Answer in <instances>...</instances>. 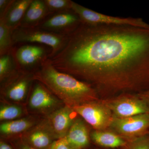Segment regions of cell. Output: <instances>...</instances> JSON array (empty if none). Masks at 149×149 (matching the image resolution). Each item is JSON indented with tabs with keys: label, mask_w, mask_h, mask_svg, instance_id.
I'll use <instances>...</instances> for the list:
<instances>
[{
	"label": "cell",
	"mask_w": 149,
	"mask_h": 149,
	"mask_svg": "<svg viewBox=\"0 0 149 149\" xmlns=\"http://www.w3.org/2000/svg\"><path fill=\"white\" fill-rule=\"evenodd\" d=\"M47 59L99 93L149 90V28L80 21Z\"/></svg>",
	"instance_id": "6da1fadb"
},
{
	"label": "cell",
	"mask_w": 149,
	"mask_h": 149,
	"mask_svg": "<svg viewBox=\"0 0 149 149\" xmlns=\"http://www.w3.org/2000/svg\"><path fill=\"white\" fill-rule=\"evenodd\" d=\"M33 79L45 86L65 105L73 107L99 100L98 93L90 84L60 72L52 66L47 57L32 72Z\"/></svg>",
	"instance_id": "7a4b0ae2"
},
{
	"label": "cell",
	"mask_w": 149,
	"mask_h": 149,
	"mask_svg": "<svg viewBox=\"0 0 149 149\" xmlns=\"http://www.w3.org/2000/svg\"><path fill=\"white\" fill-rule=\"evenodd\" d=\"M34 81L32 72L19 68L1 83V101L26 106Z\"/></svg>",
	"instance_id": "3957f363"
},
{
	"label": "cell",
	"mask_w": 149,
	"mask_h": 149,
	"mask_svg": "<svg viewBox=\"0 0 149 149\" xmlns=\"http://www.w3.org/2000/svg\"><path fill=\"white\" fill-rule=\"evenodd\" d=\"M65 105L45 86L34 81L26 104L29 114L44 117Z\"/></svg>",
	"instance_id": "277c9868"
},
{
	"label": "cell",
	"mask_w": 149,
	"mask_h": 149,
	"mask_svg": "<svg viewBox=\"0 0 149 149\" xmlns=\"http://www.w3.org/2000/svg\"><path fill=\"white\" fill-rule=\"evenodd\" d=\"M13 44L17 43H38L49 46L52 48L49 54L59 50L65 39V35L49 32L38 27H18L12 33Z\"/></svg>",
	"instance_id": "5b68a950"
},
{
	"label": "cell",
	"mask_w": 149,
	"mask_h": 149,
	"mask_svg": "<svg viewBox=\"0 0 149 149\" xmlns=\"http://www.w3.org/2000/svg\"><path fill=\"white\" fill-rule=\"evenodd\" d=\"M71 10L79 17L81 22L90 24L131 25L149 28V24L141 18L121 17L100 13L72 1Z\"/></svg>",
	"instance_id": "8992f818"
},
{
	"label": "cell",
	"mask_w": 149,
	"mask_h": 149,
	"mask_svg": "<svg viewBox=\"0 0 149 149\" xmlns=\"http://www.w3.org/2000/svg\"><path fill=\"white\" fill-rule=\"evenodd\" d=\"M72 108L95 130H105L113 119L112 113L103 102L95 101Z\"/></svg>",
	"instance_id": "52a82bcc"
},
{
	"label": "cell",
	"mask_w": 149,
	"mask_h": 149,
	"mask_svg": "<svg viewBox=\"0 0 149 149\" xmlns=\"http://www.w3.org/2000/svg\"><path fill=\"white\" fill-rule=\"evenodd\" d=\"M78 115L72 107L65 105L43 117L40 123L57 140L66 136Z\"/></svg>",
	"instance_id": "ba28073f"
},
{
	"label": "cell",
	"mask_w": 149,
	"mask_h": 149,
	"mask_svg": "<svg viewBox=\"0 0 149 149\" xmlns=\"http://www.w3.org/2000/svg\"><path fill=\"white\" fill-rule=\"evenodd\" d=\"M103 102L111 110L114 118H123L149 113L148 107L138 95H123Z\"/></svg>",
	"instance_id": "9c48e42d"
},
{
	"label": "cell",
	"mask_w": 149,
	"mask_h": 149,
	"mask_svg": "<svg viewBox=\"0 0 149 149\" xmlns=\"http://www.w3.org/2000/svg\"><path fill=\"white\" fill-rule=\"evenodd\" d=\"M109 127L126 137L136 138L149 134V113L123 118L113 117Z\"/></svg>",
	"instance_id": "30bf717a"
},
{
	"label": "cell",
	"mask_w": 149,
	"mask_h": 149,
	"mask_svg": "<svg viewBox=\"0 0 149 149\" xmlns=\"http://www.w3.org/2000/svg\"><path fill=\"white\" fill-rule=\"evenodd\" d=\"M80 22L79 17L72 10H69L53 15L37 27L49 32L66 35Z\"/></svg>",
	"instance_id": "8fae6325"
},
{
	"label": "cell",
	"mask_w": 149,
	"mask_h": 149,
	"mask_svg": "<svg viewBox=\"0 0 149 149\" xmlns=\"http://www.w3.org/2000/svg\"><path fill=\"white\" fill-rule=\"evenodd\" d=\"M13 52L18 67L29 72H33L48 56L44 48L32 45L22 46Z\"/></svg>",
	"instance_id": "7c38bea8"
},
{
	"label": "cell",
	"mask_w": 149,
	"mask_h": 149,
	"mask_svg": "<svg viewBox=\"0 0 149 149\" xmlns=\"http://www.w3.org/2000/svg\"><path fill=\"white\" fill-rule=\"evenodd\" d=\"M43 118L39 116L29 114L16 120L1 122V139L7 141L19 137L39 124Z\"/></svg>",
	"instance_id": "4fadbf2b"
},
{
	"label": "cell",
	"mask_w": 149,
	"mask_h": 149,
	"mask_svg": "<svg viewBox=\"0 0 149 149\" xmlns=\"http://www.w3.org/2000/svg\"><path fill=\"white\" fill-rule=\"evenodd\" d=\"M64 139L75 149H87L90 146L91 135L85 121L77 117Z\"/></svg>",
	"instance_id": "5bb4252c"
},
{
	"label": "cell",
	"mask_w": 149,
	"mask_h": 149,
	"mask_svg": "<svg viewBox=\"0 0 149 149\" xmlns=\"http://www.w3.org/2000/svg\"><path fill=\"white\" fill-rule=\"evenodd\" d=\"M19 137L36 149H47L56 141L40 122Z\"/></svg>",
	"instance_id": "9a60e30c"
},
{
	"label": "cell",
	"mask_w": 149,
	"mask_h": 149,
	"mask_svg": "<svg viewBox=\"0 0 149 149\" xmlns=\"http://www.w3.org/2000/svg\"><path fill=\"white\" fill-rule=\"evenodd\" d=\"M32 1L14 0L0 19L2 20L13 32L20 26L22 20Z\"/></svg>",
	"instance_id": "2e32d148"
},
{
	"label": "cell",
	"mask_w": 149,
	"mask_h": 149,
	"mask_svg": "<svg viewBox=\"0 0 149 149\" xmlns=\"http://www.w3.org/2000/svg\"><path fill=\"white\" fill-rule=\"evenodd\" d=\"M51 13L44 1L33 0L25 13L19 27H38L43 19Z\"/></svg>",
	"instance_id": "e0dca14e"
},
{
	"label": "cell",
	"mask_w": 149,
	"mask_h": 149,
	"mask_svg": "<svg viewBox=\"0 0 149 149\" xmlns=\"http://www.w3.org/2000/svg\"><path fill=\"white\" fill-rule=\"evenodd\" d=\"M91 139L95 143L105 148H119L125 146L127 144L119 135L105 130H95L91 133Z\"/></svg>",
	"instance_id": "ac0fdd59"
},
{
	"label": "cell",
	"mask_w": 149,
	"mask_h": 149,
	"mask_svg": "<svg viewBox=\"0 0 149 149\" xmlns=\"http://www.w3.org/2000/svg\"><path fill=\"white\" fill-rule=\"evenodd\" d=\"M29 115L26 106L1 101V122L16 120Z\"/></svg>",
	"instance_id": "d6986e66"
},
{
	"label": "cell",
	"mask_w": 149,
	"mask_h": 149,
	"mask_svg": "<svg viewBox=\"0 0 149 149\" xmlns=\"http://www.w3.org/2000/svg\"><path fill=\"white\" fill-rule=\"evenodd\" d=\"M19 68L12 49L7 54L1 56L0 82L2 83L10 77Z\"/></svg>",
	"instance_id": "ffe728a7"
},
{
	"label": "cell",
	"mask_w": 149,
	"mask_h": 149,
	"mask_svg": "<svg viewBox=\"0 0 149 149\" xmlns=\"http://www.w3.org/2000/svg\"><path fill=\"white\" fill-rule=\"evenodd\" d=\"M12 32L1 19H0V55L7 54L12 50L13 45Z\"/></svg>",
	"instance_id": "44dd1931"
},
{
	"label": "cell",
	"mask_w": 149,
	"mask_h": 149,
	"mask_svg": "<svg viewBox=\"0 0 149 149\" xmlns=\"http://www.w3.org/2000/svg\"><path fill=\"white\" fill-rule=\"evenodd\" d=\"M51 13L57 11L71 10L72 1L69 0H44Z\"/></svg>",
	"instance_id": "7402d4cb"
},
{
	"label": "cell",
	"mask_w": 149,
	"mask_h": 149,
	"mask_svg": "<svg viewBox=\"0 0 149 149\" xmlns=\"http://www.w3.org/2000/svg\"><path fill=\"white\" fill-rule=\"evenodd\" d=\"M127 146L128 149H149V134L135 138Z\"/></svg>",
	"instance_id": "603a6c76"
},
{
	"label": "cell",
	"mask_w": 149,
	"mask_h": 149,
	"mask_svg": "<svg viewBox=\"0 0 149 149\" xmlns=\"http://www.w3.org/2000/svg\"><path fill=\"white\" fill-rule=\"evenodd\" d=\"M5 141L9 143L14 149H36L29 146L19 137Z\"/></svg>",
	"instance_id": "cb8c5ba5"
},
{
	"label": "cell",
	"mask_w": 149,
	"mask_h": 149,
	"mask_svg": "<svg viewBox=\"0 0 149 149\" xmlns=\"http://www.w3.org/2000/svg\"><path fill=\"white\" fill-rule=\"evenodd\" d=\"M47 149H75L70 145L64 138L56 140Z\"/></svg>",
	"instance_id": "d4e9b609"
},
{
	"label": "cell",
	"mask_w": 149,
	"mask_h": 149,
	"mask_svg": "<svg viewBox=\"0 0 149 149\" xmlns=\"http://www.w3.org/2000/svg\"><path fill=\"white\" fill-rule=\"evenodd\" d=\"M13 0H0V18L5 13Z\"/></svg>",
	"instance_id": "484cf974"
},
{
	"label": "cell",
	"mask_w": 149,
	"mask_h": 149,
	"mask_svg": "<svg viewBox=\"0 0 149 149\" xmlns=\"http://www.w3.org/2000/svg\"><path fill=\"white\" fill-rule=\"evenodd\" d=\"M138 95L145 102L149 108V90L139 93Z\"/></svg>",
	"instance_id": "4316f807"
},
{
	"label": "cell",
	"mask_w": 149,
	"mask_h": 149,
	"mask_svg": "<svg viewBox=\"0 0 149 149\" xmlns=\"http://www.w3.org/2000/svg\"><path fill=\"white\" fill-rule=\"evenodd\" d=\"M0 149H14L8 142L0 139Z\"/></svg>",
	"instance_id": "83f0119b"
}]
</instances>
